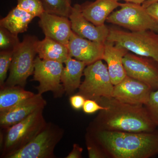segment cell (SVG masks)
<instances>
[{
    "label": "cell",
    "instance_id": "30",
    "mask_svg": "<svg viewBox=\"0 0 158 158\" xmlns=\"http://www.w3.org/2000/svg\"><path fill=\"white\" fill-rule=\"evenodd\" d=\"M146 9L148 14L158 23V2L151 4Z\"/></svg>",
    "mask_w": 158,
    "mask_h": 158
},
{
    "label": "cell",
    "instance_id": "6",
    "mask_svg": "<svg viewBox=\"0 0 158 158\" xmlns=\"http://www.w3.org/2000/svg\"><path fill=\"white\" fill-rule=\"evenodd\" d=\"M99 60L86 66L84 81L79 87V94L86 99L97 100L102 97H113L114 86L107 65Z\"/></svg>",
    "mask_w": 158,
    "mask_h": 158
},
{
    "label": "cell",
    "instance_id": "17",
    "mask_svg": "<svg viewBox=\"0 0 158 158\" xmlns=\"http://www.w3.org/2000/svg\"><path fill=\"white\" fill-rule=\"evenodd\" d=\"M118 0H96L80 5L82 14L88 20L95 25L105 24L108 17L114 10L120 7Z\"/></svg>",
    "mask_w": 158,
    "mask_h": 158
},
{
    "label": "cell",
    "instance_id": "22",
    "mask_svg": "<svg viewBox=\"0 0 158 158\" xmlns=\"http://www.w3.org/2000/svg\"><path fill=\"white\" fill-rule=\"evenodd\" d=\"M45 12L69 17L73 6L71 0H40Z\"/></svg>",
    "mask_w": 158,
    "mask_h": 158
},
{
    "label": "cell",
    "instance_id": "15",
    "mask_svg": "<svg viewBox=\"0 0 158 158\" xmlns=\"http://www.w3.org/2000/svg\"><path fill=\"white\" fill-rule=\"evenodd\" d=\"M39 18V25L45 37L67 46L73 32L69 19L45 11Z\"/></svg>",
    "mask_w": 158,
    "mask_h": 158
},
{
    "label": "cell",
    "instance_id": "19",
    "mask_svg": "<svg viewBox=\"0 0 158 158\" xmlns=\"http://www.w3.org/2000/svg\"><path fill=\"white\" fill-rule=\"evenodd\" d=\"M37 51L38 56L41 59L63 63L69 57L66 45L48 37L38 40Z\"/></svg>",
    "mask_w": 158,
    "mask_h": 158
},
{
    "label": "cell",
    "instance_id": "28",
    "mask_svg": "<svg viewBox=\"0 0 158 158\" xmlns=\"http://www.w3.org/2000/svg\"><path fill=\"white\" fill-rule=\"evenodd\" d=\"M105 109L97 101L90 99H86L82 108L84 113L87 114H94Z\"/></svg>",
    "mask_w": 158,
    "mask_h": 158
},
{
    "label": "cell",
    "instance_id": "25",
    "mask_svg": "<svg viewBox=\"0 0 158 158\" xmlns=\"http://www.w3.org/2000/svg\"><path fill=\"white\" fill-rule=\"evenodd\" d=\"M13 50H1L0 52V86H4L10 69Z\"/></svg>",
    "mask_w": 158,
    "mask_h": 158
},
{
    "label": "cell",
    "instance_id": "33",
    "mask_svg": "<svg viewBox=\"0 0 158 158\" xmlns=\"http://www.w3.org/2000/svg\"><path fill=\"white\" fill-rule=\"evenodd\" d=\"M158 2V0H146V2H144L142 6L145 7V8L149 6L150 5L155 2Z\"/></svg>",
    "mask_w": 158,
    "mask_h": 158
},
{
    "label": "cell",
    "instance_id": "10",
    "mask_svg": "<svg viewBox=\"0 0 158 158\" xmlns=\"http://www.w3.org/2000/svg\"><path fill=\"white\" fill-rule=\"evenodd\" d=\"M127 75L158 89V63L151 58L128 52L123 59Z\"/></svg>",
    "mask_w": 158,
    "mask_h": 158
},
{
    "label": "cell",
    "instance_id": "31",
    "mask_svg": "<svg viewBox=\"0 0 158 158\" xmlns=\"http://www.w3.org/2000/svg\"><path fill=\"white\" fill-rule=\"evenodd\" d=\"M83 149L80 145L77 144L73 145V149L66 158H81Z\"/></svg>",
    "mask_w": 158,
    "mask_h": 158
},
{
    "label": "cell",
    "instance_id": "23",
    "mask_svg": "<svg viewBox=\"0 0 158 158\" xmlns=\"http://www.w3.org/2000/svg\"><path fill=\"white\" fill-rule=\"evenodd\" d=\"M20 43L18 35L12 34L5 28L0 27L1 50H14Z\"/></svg>",
    "mask_w": 158,
    "mask_h": 158
},
{
    "label": "cell",
    "instance_id": "16",
    "mask_svg": "<svg viewBox=\"0 0 158 158\" xmlns=\"http://www.w3.org/2000/svg\"><path fill=\"white\" fill-rule=\"evenodd\" d=\"M129 51L121 46L106 41L104 44L102 60L106 62L111 81L113 85L118 84L127 76L123 59Z\"/></svg>",
    "mask_w": 158,
    "mask_h": 158
},
{
    "label": "cell",
    "instance_id": "13",
    "mask_svg": "<svg viewBox=\"0 0 158 158\" xmlns=\"http://www.w3.org/2000/svg\"><path fill=\"white\" fill-rule=\"evenodd\" d=\"M104 44L83 38L73 31L67 47L69 56L88 65L102 60Z\"/></svg>",
    "mask_w": 158,
    "mask_h": 158
},
{
    "label": "cell",
    "instance_id": "4",
    "mask_svg": "<svg viewBox=\"0 0 158 158\" xmlns=\"http://www.w3.org/2000/svg\"><path fill=\"white\" fill-rule=\"evenodd\" d=\"M38 40L35 36L26 35L14 49L9 76L4 86L25 88L27 79L34 73Z\"/></svg>",
    "mask_w": 158,
    "mask_h": 158
},
{
    "label": "cell",
    "instance_id": "2",
    "mask_svg": "<svg viewBox=\"0 0 158 158\" xmlns=\"http://www.w3.org/2000/svg\"><path fill=\"white\" fill-rule=\"evenodd\" d=\"M96 101L105 109L99 111L90 125L91 129L131 132L156 130L157 127L144 106L125 103L113 97H102Z\"/></svg>",
    "mask_w": 158,
    "mask_h": 158
},
{
    "label": "cell",
    "instance_id": "32",
    "mask_svg": "<svg viewBox=\"0 0 158 158\" xmlns=\"http://www.w3.org/2000/svg\"><path fill=\"white\" fill-rule=\"evenodd\" d=\"M118 1H123L125 2H126L135 3V4L141 5V4H143L144 2H146V0H118Z\"/></svg>",
    "mask_w": 158,
    "mask_h": 158
},
{
    "label": "cell",
    "instance_id": "5",
    "mask_svg": "<svg viewBox=\"0 0 158 158\" xmlns=\"http://www.w3.org/2000/svg\"><path fill=\"white\" fill-rule=\"evenodd\" d=\"M107 41L124 48L141 56L151 58L158 63V34L151 31L128 32L110 29Z\"/></svg>",
    "mask_w": 158,
    "mask_h": 158
},
{
    "label": "cell",
    "instance_id": "11",
    "mask_svg": "<svg viewBox=\"0 0 158 158\" xmlns=\"http://www.w3.org/2000/svg\"><path fill=\"white\" fill-rule=\"evenodd\" d=\"M152 91L148 85L127 76L114 85L113 97L129 104L144 106L149 100Z\"/></svg>",
    "mask_w": 158,
    "mask_h": 158
},
{
    "label": "cell",
    "instance_id": "12",
    "mask_svg": "<svg viewBox=\"0 0 158 158\" xmlns=\"http://www.w3.org/2000/svg\"><path fill=\"white\" fill-rule=\"evenodd\" d=\"M69 18L73 31L80 37L103 44L107 41L110 29L105 24L95 25L86 19L82 14L79 4L73 6Z\"/></svg>",
    "mask_w": 158,
    "mask_h": 158
},
{
    "label": "cell",
    "instance_id": "29",
    "mask_svg": "<svg viewBox=\"0 0 158 158\" xmlns=\"http://www.w3.org/2000/svg\"><path fill=\"white\" fill-rule=\"evenodd\" d=\"M69 100L72 107L74 110H80L83 108L86 99L83 95L78 93L71 95Z\"/></svg>",
    "mask_w": 158,
    "mask_h": 158
},
{
    "label": "cell",
    "instance_id": "27",
    "mask_svg": "<svg viewBox=\"0 0 158 158\" xmlns=\"http://www.w3.org/2000/svg\"><path fill=\"white\" fill-rule=\"evenodd\" d=\"M86 144L87 145L88 157L89 158H108L101 148L94 142L88 135H86Z\"/></svg>",
    "mask_w": 158,
    "mask_h": 158
},
{
    "label": "cell",
    "instance_id": "7",
    "mask_svg": "<svg viewBox=\"0 0 158 158\" xmlns=\"http://www.w3.org/2000/svg\"><path fill=\"white\" fill-rule=\"evenodd\" d=\"M120 9L113 11L107 22L128 29L131 32L151 31L158 33V23L148 13L142 5L121 3Z\"/></svg>",
    "mask_w": 158,
    "mask_h": 158
},
{
    "label": "cell",
    "instance_id": "21",
    "mask_svg": "<svg viewBox=\"0 0 158 158\" xmlns=\"http://www.w3.org/2000/svg\"><path fill=\"white\" fill-rule=\"evenodd\" d=\"M34 95L33 92L19 86L1 87L0 113L11 109Z\"/></svg>",
    "mask_w": 158,
    "mask_h": 158
},
{
    "label": "cell",
    "instance_id": "24",
    "mask_svg": "<svg viewBox=\"0 0 158 158\" xmlns=\"http://www.w3.org/2000/svg\"><path fill=\"white\" fill-rule=\"evenodd\" d=\"M17 6L34 17L45 11L40 0H18Z\"/></svg>",
    "mask_w": 158,
    "mask_h": 158
},
{
    "label": "cell",
    "instance_id": "26",
    "mask_svg": "<svg viewBox=\"0 0 158 158\" xmlns=\"http://www.w3.org/2000/svg\"><path fill=\"white\" fill-rule=\"evenodd\" d=\"M144 106L152 121L158 127V89L152 91L149 100Z\"/></svg>",
    "mask_w": 158,
    "mask_h": 158
},
{
    "label": "cell",
    "instance_id": "8",
    "mask_svg": "<svg viewBox=\"0 0 158 158\" xmlns=\"http://www.w3.org/2000/svg\"><path fill=\"white\" fill-rule=\"evenodd\" d=\"M63 130L53 123L44 128L28 144L8 158H53L54 150L62 139Z\"/></svg>",
    "mask_w": 158,
    "mask_h": 158
},
{
    "label": "cell",
    "instance_id": "14",
    "mask_svg": "<svg viewBox=\"0 0 158 158\" xmlns=\"http://www.w3.org/2000/svg\"><path fill=\"white\" fill-rule=\"evenodd\" d=\"M47 102L42 94L37 93L15 106L0 113V126L3 129L8 128L28 117L37 110L44 109Z\"/></svg>",
    "mask_w": 158,
    "mask_h": 158
},
{
    "label": "cell",
    "instance_id": "18",
    "mask_svg": "<svg viewBox=\"0 0 158 158\" xmlns=\"http://www.w3.org/2000/svg\"><path fill=\"white\" fill-rule=\"evenodd\" d=\"M65 67L62 71L61 82L65 93L71 95L79 89L81 84V78L87 66L85 62L69 56L65 62Z\"/></svg>",
    "mask_w": 158,
    "mask_h": 158
},
{
    "label": "cell",
    "instance_id": "20",
    "mask_svg": "<svg viewBox=\"0 0 158 158\" xmlns=\"http://www.w3.org/2000/svg\"><path fill=\"white\" fill-rule=\"evenodd\" d=\"M34 16L16 6L6 17L0 20V27L5 28L12 34L18 35L27 30Z\"/></svg>",
    "mask_w": 158,
    "mask_h": 158
},
{
    "label": "cell",
    "instance_id": "1",
    "mask_svg": "<svg viewBox=\"0 0 158 158\" xmlns=\"http://www.w3.org/2000/svg\"><path fill=\"white\" fill-rule=\"evenodd\" d=\"M108 158H149L158 155V131L144 132L89 128L87 135Z\"/></svg>",
    "mask_w": 158,
    "mask_h": 158
},
{
    "label": "cell",
    "instance_id": "9",
    "mask_svg": "<svg viewBox=\"0 0 158 158\" xmlns=\"http://www.w3.org/2000/svg\"><path fill=\"white\" fill-rule=\"evenodd\" d=\"M64 66L63 63L44 60L36 57L35 60L33 81L39 82L36 87L38 93L52 91L54 98L62 97L65 93L61 76Z\"/></svg>",
    "mask_w": 158,
    "mask_h": 158
},
{
    "label": "cell",
    "instance_id": "3",
    "mask_svg": "<svg viewBox=\"0 0 158 158\" xmlns=\"http://www.w3.org/2000/svg\"><path fill=\"white\" fill-rule=\"evenodd\" d=\"M44 109L37 110L28 117L4 130L1 136V157L8 158L31 142L45 127Z\"/></svg>",
    "mask_w": 158,
    "mask_h": 158
}]
</instances>
